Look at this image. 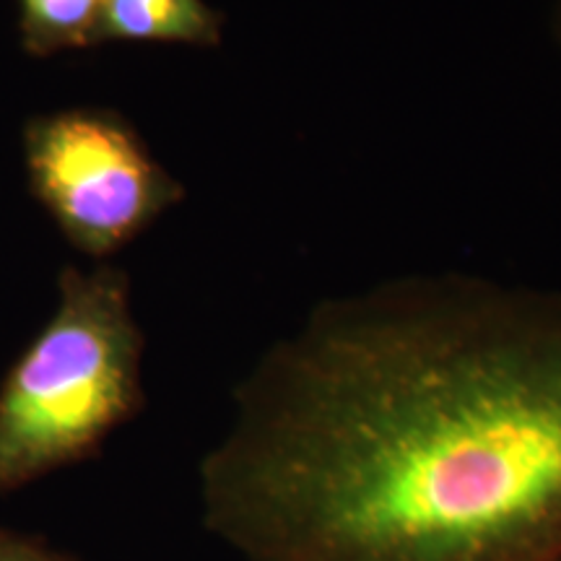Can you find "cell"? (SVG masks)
<instances>
[{
  "mask_svg": "<svg viewBox=\"0 0 561 561\" xmlns=\"http://www.w3.org/2000/svg\"><path fill=\"white\" fill-rule=\"evenodd\" d=\"M104 42L216 47L221 42V16L206 0H104L94 45Z\"/></svg>",
  "mask_w": 561,
  "mask_h": 561,
  "instance_id": "277c9868",
  "label": "cell"
},
{
  "mask_svg": "<svg viewBox=\"0 0 561 561\" xmlns=\"http://www.w3.org/2000/svg\"><path fill=\"white\" fill-rule=\"evenodd\" d=\"M201 507L244 561H561V294L320 301L237 385Z\"/></svg>",
  "mask_w": 561,
  "mask_h": 561,
  "instance_id": "6da1fadb",
  "label": "cell"
},
{
  "mask_svg": "<svg viewBox=\"0 0 561 561\" xmlns=\"http://www.w3.org/2000/svg\"><path fill=\"white\" fill-rule=\"evenodd\" d=\"M58 289V310L0 388V491L91 458L144 409L128 273L66 268Z\"/></svg>",
  "mask_w": 561,
  "mask_h": 561,
  "instance_id": "7a4b0ae2",
  "label": "cell"
},
{
  "mask_svg": "<svg viewBox=\"0 0 561 561\" xmlns=\"http://www.w3.org/2000/svg\"><path fill=\"white\" fill-rule=\"evenodd\" d=\"M553 13H557V26H559V34H561V0H553Z\"/></svg>",
  "mask_w": 561,
  "mask_h": 561,
  "instance_id": "52a82bcc",
  "label": "cell"
},
{
  "mask_svg": "<svg viewBox=\"0 0 561 561\" xmlns=\"http://www.w3.org/2000/svg\"><path fill=\"white\" fill-rule=\"evenodd\" d=\"M0 561H81L73 553L60 551L37 536H26L0 528Z\"/></svg>",
  "mask_w": 561,
  "mask_h": 561,
  "instance_id": "8992f818",
  "label": "cell"
},
{
  "mask_svg": "<svg viewBox=\"0 0 561 561\" xmlns=\"http://www.w3.org/2000/svg\"><path fill=\"white\" fill-rule=\"evenodd\" d=\"M24 151L34 198L94 261L115 255L185 198L133 125L110 110L34 117Z\"/></svg>",
  "mask_w": 561,
  "mask_h": 561,
  "instance_id": "3957f363",
  "label": "cell"
},
{
  "mask_svg": "<svg viewBox=\"0 0 561 561\" xmlns=\"http://www.w3.org/2000/svg\"><path fill=\"white\" fill-rule=\"evenodd\" d=\"M21 47L34 58L94 47L104 0H19Z\"/></svg>",
  "mask_w": 561,
  "mask_h": 561,
  "instance_id": "5b68a950",
  "label": "cell"
}]
</instances>
